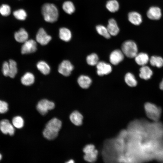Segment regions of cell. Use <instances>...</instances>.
<instances>
[{"label": "cell", "instance_id": "cell-1", "mask_svg": "<svg viewBox=\"0 0 163 163\" xmlns=\"http://www.w3.org/2000/svg\"><path fill=\"white\" fill-rule=\"evenodd\" d=\"M41 11L44 19L46 22L52 23L57 20L58 11L54 4L49 3L44 4L42 7Z\"/></svg>", "mask_w": 163, "mask_h": 163}, {"label": "cell", "instance_id": "cell-2", "mask_svg": "<svg viewBox=\"0 0 163 163\" xmlns=\"http://www.w3.org/2000/svg\"><path fill=\"white\" fill-rule=\"evenodd\" d=\"M154 123L145 122L144 127L148 135L152 139L157 140L163 137V125L161 123L155 122Z\"/></svg>", "mask_w": 163, "mask_h": 163}, {"label": "cell", "instance_id": "cell-3", "mask_svg": "<svg viewBox=\"0 0 163 163\" xmlns=\"http://www.w3.org/2000/svg\"><path fill=\"white\" fill-rule=\"evenodd\" d=\"M147 116L155 122L158 121L161 117V109L155 104L148 102L144 105Z\"/></svg>", "mask_w": 163, "mask_h": 163}, {"label": "cell", "instance_id": "cell-4", "mask_svg": "<svg viewBox=\"0 0 163 163\" xmlns=\"http://www.w3.org/2000/svg\"><path fill=\"white\" fill-rule=\"evenodd\" d=\"M121 48L124 55L129 58H134L138 53L137 45L132 40H127L123 42Z\"/></svg>", "mask_w": 163, "mask_h": 163}, {"label": "cell", "instance_id": "cell-5", "mask_svg": "<svg viewBox=\"0 0 163 163\" xmlns=\"http://www.w3.org/2000/svg\"><path fill=\"white\" fill-rule=\"evenodd\" d=\"M55 107L54 103L46 99L40 100L38 103L37 109L42 115L46 114L49 110L53 109Z\"/></svg>", "mask_w": 163, "mask_h": 163}, {"label": "cell", "instance_id": "cell-6", "mask_svg": "<svg viewBox=\"0 0 163 163\" xmlns=\"http://www.w3.org/2000/svg\"><path fill=\"white\" fill-rule=\"evenodd\" d=\"M94 148V145L92 144L88 145L85 147L83 149L85 153L84 158L86 161L91 162L96 160L98 152Z\"/></svg>", "mask_w": 163, "mask_h": 163}, {"label": "cell", "instance_id": "cell-7", "mask_svg": "<svg viewBox=\"0 0 163 163\" xmlns=\"http://www.w3.org/2000/svg\"><path fill=\"white\" fill-rule=\"evenodd\" d=\"M73 69L74 66L69 61L64 60L59 65L58 71L62 75L68 76L71 74Z\"/></svg>", "mask_w": 163, "mask_h": 163}, {"label": "cell", "instance_id": "cell-8", "mask_svg": "<svg viewBox=\"0 0 163 163\" xmlns=\"http://www.w3.org/2000/svg\"><path fill=\"white\" fill-rule=\"evenodd\" d=\"M21 46V51L22 54H27L33 53L37 50V44L34 40H27L23 43Z\"/></svg>", "mask_w": 163, "mask_h": 163}, {"label": "cell", "instance_id": "cell-9", "mask_svg": "<svg viewBox=\"0 0 163 163\" xmlns=\"http://www.w3.org/2000/svg\"><path fill=\"white\" fill-rule=\"evenodd\" d=\"M96 66L97 74L100 76L108 75L112 71L110 65L104 61L99 62Z\"/></svg>", "mask_w": 163, "mask_h": 163}, {"label": "cell", "instance_id": "cell-10", "mask_svg": "<svg viewBox=\"0 0 163 163\" xmlns=\"http://www.w3.org/2000/svg\"><path fill=\"white\" fill-rule=\"evenodd\" d=\"M36 41L42 45H47L51 40V37L48 35L43 28H40L36 35Z\"/></svg>", "mask_w": 163, "mask_h": 163}, {"label": "cell", "instance_id": "cell-11", "mask_svg": "<svg viewBox=\"0 0 163 163\" xmlns=\"http://www.w3.org/2000/svg\"><path fill=\"white\" fill-rule=\"evenodd\" d=\"M0 129L3 134H8L10 136L13 135L15 132L13 125L7 119H4L0 121Z\"/></svg>", "mask_w": 163, "mask_h": 163}, {"label": "cell", "instance_id": "cell-12", "mask_svg": "<svg viewBox=\"0 0 163 163\" xmlns=\"http://www.w3.org/2000/svg\"><path fill=\"white\" fill-rule=\"evenodd\" d=\"M124 55L121 50H115L110 53L109 57L110 61L113 65H117L123 60Z\"/></svg>", "mask_w": 163, "mask_h": 163}, {"label": "cell", "instance_id": "cell-13", "mask_svg": "<svg viewBox=\"0 0 163 163\" xmlns=\"http://www.w3.org/2000/svg\"><path fill=\"white\" fill-rule=\"evenodd\" d=\"M147 15L148 18L151 20H159L161 16V10L158 7H151L147 12Z\"/></svg>", "mask_w": 163, "mask_h": 163}, {"label": "cell", "instance_id": "cell-14", "mask_svg": "<svg viewBox=\"0 0 163 163\" xmlns=\"http://www.w3.org/2000/svg\"><path fill=\"white\" fill-rule=\"evenodd\" d=\"M107 28L110 35L113 36L117 35L120 31L117 23L113 18H111L108 20Z\"/></svg>", "mask_w": 163, "mask_h": 163}, {"label": "cell", "instance_id": "cell-15", "mask_svg": "<svg viewBox=\"0 0 163 163\" xmlns=\"http://www.w3.org/2000/svg\"><path fill=\"white\" fill-rule=\"evenodd\" d=\"M129 21L135 25H140L142 22V18L141 15L136 11L129 12L128 15Z\"/></svg>", "mask_w": 163, "mask_h": 163}, {"label": "cell", "instance_id": "cell-16", "mask_svg": "<svg viewBox=\"0 0 163 163\" xmlns=\"http://www.w3.org/2000/svg\"><path fill=\"white\" fill-rule=\"evenodd\" d=\"M28 35L27 32L23 28H21L15 33L14 38L18 42L24 43L28 40Z\"/></svg>", "mask_w": 163, "mask_h": 163}, {"label": "cell", "instance_id": "cell-17", "mask_svg": "<svg viewBox=\"0 0 163 163\" xmlns=\"http://www.w3.org/2000/svg\"><path fill=\"white\" fill-rule=\"evenodd\" d=\"M61 126V121L56 118H54L50 120L46 126V128L58 132Z\"/></svg>", "mask_w": 163, "mask_h": 163}, {"label": "cell", "instance_id": "cell-18", "mask_svg": "<svg viewBox=\"0 0 163 163\" xmlns=\"http://www.w3.org/2000/svg\"><path fill=\"white\" fill-rule=\"evenodd\" d=\"M77 82L79 86L83 89L88 88L92 83L91 79L89 76L84 75L80 76Z\"/></svg>", "mask_w": 163, "mask_h": 163}, {"label": "cell", "instance_id": "cell-19", "mask_svg": "<svg viewBox=\"0 0 163 163\" xmlns=\"http://www.w3.org/2000/svg\"><path fill=\"white\" fill-rule=\"evenodd\" d=\"M134 58L136 62L142 66L145 65L149 60L148 54L144 53H137Z\"/></svg>", "mask_w": 163, "mask_h": 163}, {"label": "cell", "instance_id": "cell-20", "mask_svg": "<svg viewBox=\"0 0 163 163\" xmlns=\"http://www.w3.org/2000/svg\"><path fill=\"white\" fill-rule=\"evenodd\" d=\"M139 71V77L145 80L150 78L153 74L152 71L151 69L145 65L142 66Z\"/></svg>", "mask_w": 163, "mask_h": 163}, {"label": "cell", "instance_id": "cell-21", "mask_svg": "<svg viewBox=\"0 0 163 163\" xmlns=\"http://www.w3.org/2000/svg\"><path fill=\"white\" fill-rule=\"evenodd\" d=\"M83 118L82 115L77 111L73 112L70 116V119L71 122L78 126L82 125Z\"/></svg>", "mask_w": 163, "mask_h": 163}, {"label": "cell", "instance_id": "cell-22", "mask_svg": "<svg viewBox=\"0 0 163 163\" xmlns=\"http://www.w3.org/2000/svg\"><path fill=\"white\" fill-rule=\"evenodd\" d=\"M35 81L34 75L30 72L25 73L21 77V82L22 84L25 86H29L32 85Z\"/></svg>", "mask_w": 163, "mask_h": 163}, {"label": "cell", "instance_id": "cell-23", "mask_svg": "<svg viewBox=\"0 0 163 163\" xmlns=\"http://www.w3.org/2000/svg\"><path fill=\"white\" fill-rule=\"evenodd\" d=\"M59 34L60 39L64 41L68 42L71 39L72 36L71 32L67 28L62 27L60 28Z\"/></svg>", "mask_w": 163, "mask_h": 163}, {"label": "cell", "instance_id": "cell-24", "mask_svg": "<svg viewBox=\"0 0 163 163\" xmlns=\"http://www.w3.org/2000/svg\"><path fill=\"white\" fill-rule=\"evenodd\" d=\"M38 69L43 74L46 75L49 74L50 68L49 65L45 61H40L37 64Z\"/></svg>", "mask_w": 163, "mask_h": 163}, {"label": "cell", "instance_id": "cell-25", "mask_svg": "<svg viewBox=\"0 0 163 163\" xmlns=\"http://www.w3.org/2000/svg\"><path fill=\"white\" fill-rule=\"evenodd\" d=\"M106 7L109 11L113 13L119 10V5L116 0H109L107 2Z\"/></svg>", "mask_w": 163, "mask_h": 163}, {"label": "cell", "instance_id": "cell-26", "mask_svg": "<svg viewBox=\"0 0 163 163\" xmlns=\"http://www.w3.org/2000/svg\"><path fill=\"white\" fill-rule=\"evenodd\" d=\"M124 79L126 83L130 87H134L137 85V82L134 76L131 73L128 72L126 74Z\"/></svg>", "mask_w": 163, "mask_h": 163}, {"label": "cell", "instance_id": "cell-27", "mask_svg": "<svg viewBox=\"0 0 163 163\" xmlns=\"http://www.w3.org/2000/svg\"><path fill=\"white\" fill-rule=\"evenodd\" d=\"M58 132L46 127L43 130V133L46 138L48 140H52L57 137Z\"/></svg>", "mask_w": 163, "mask_h": 163}, {"label": "cell", "instance_id": "cell-28", "mask_svg": "<svg viewBox=\"0 0 163 163\" xmlns=\"http://www.w3.org/2000/svg\"><path fill=\"white\" fill-rule=\"evenodd\" d=\"M62 8L64 11L66 13L71 14L73 13L75 10L73 3L70 1H67L64 2Z\"/></svg>", "mask_w": 163, "mask_h": 163}, {"label": "cell", "instance_id": "cell-29", "mask_svg": "<svg viewBox=\"0 0 163 163\" xmlns=\"http://www.w3.org/2000/svg\"><path fill=\"white\" fill-rule=\"evenodd\" d=\"M150 64L158 68H161L163 66V59L160 56H152L149 60Z\"/></svg>", "mask_w": 163, "mask_h": 163}, {"label": "cell", "instance_id": "cell-30", "mask_svg": "<svg viewBox=\"0 0 163 163\" xmlns=\"http://www.w3.org/2000/svg\"><path fill=\"white\" fill-rule=\"evenodd\" d=\"M96 29L98 34L107 39L110 37V35L109 33L107 27L101 25H99L96 27Z\"/></svg>", "mask_w": 163, "mask_h": 163}, {"label": "cell", "instance_id": "cell-31", "mask_svg": "<svg viewBox=\"0 0 163 163\" xmlns=\"http://www.w3.org/2000/svg\"><path fill=\"white\" fill-rule=\"evenodd\" d=\"M8 62L9 67V76L11 78H14L18 71L17 63L12 59L10 60Z\"/></svg>", "mask_w": 163, "mask_h": 163}, {"label": "cell", "instance_id": "cell-32", "mask_svg": "<svg viewBox=\"0 0 163 163\" xmlns=\"http://www.w3.org/2000/svg\"><path fill=\"white\" fill-rule=\"evenodd\" d=\"M86 60L88 64L91 66H96L99 62L98 57L95 53H91L87 56Z\"/></svg>", "mask_w": 163, "mask_h": 163}, {"label": "cell", "instance_id": "cell-33", "mask_svg": "<svg viewBox=\"0 0 163 163\" xmlns=\"http://www.w3.org/2000/svg\"><path fill=\"white\" fill-rule=\"evenodd\" d=\"M13 14L16 18L21 21L25 20L27 16L26 11L22 9L15 11L13 13Z\"/></svg>", "mask_w": 163, "mask_h": 163}, {"label": "cell", "instance_id": "cell-34", "mask_svg": "<svg viewBox=\"0 0 163 163\" xmlns=\"http://www.w3.org/2000/svg\"><path fill=\"white\" fill-rule=\"evenodd\" d=\"M12 123L14 126L17 128L20 129L23 126L24 121L21 117L17 116L13 118Z\"/></svg>", "mask_w": 163, "mask_h": 163}, {"label": "cell", "instance_id": "cell-35", "mask_svg": "<svg viewBox=\"0 0 163 163\" xmlns=\"http://www.w3.org/2000/svg\"><path fill=\"white\" fill-rule=\"evenodd\" d=\"M11 12V8L7 4H4L0 7V13L2 16H8Z\"/></svg>", "mask_w": 163, "mask_h": 163}, {"label": "cell", "instance_id": "cell-36", "mask_svg": "<svg viewBox=\"0 0 163 163\" xmlns=\"http://www.w3.org/2000/svg\"><path fill=\"white\" fill-rule=\"evenodd\" d=\"M155 155H156V158L158 159L163 160V145H161L159 144L154 153V156Z\"/></svg>", "mask_w": 163, "mask_h": 163}, {"label": "cell", "instance_id": "cell-37", "mask_svg": "<svg viewBox=\"0 0 163 163\" xmlns=\"http://www.w3.org/2000/svg\"><path fill=\"white\" fill-rule=\"evenodd\" d=\"M2 72L4 75L6 76H9V62H4L2 65Z\"/></svg>", "mask_w": 163, "mask_h": 163}, {"label": "cell", "instance_id": "cell-38", "mask_svg": "<svg viewBox=\"0 0 163 163\" xmlns=\"http://www.w3.org/2000/svg\"><path fill=\"white\" fill-rule=\"evenodd\" d=\"M8 110V103L4 101L0 100V113H6Z\"/></svg>", "mask_w": 163, "mask_h": 163}, {"label": "cell", "instance_id": "cell-39", "mask_svg": "<svg viewBox=\"0 0 163 163\" xmlns=\"http://www.w3.org/2000/svg\"><path fill=\"white\" fill-rule=\"evenodd\" d=\"M159 87L161 89L163 90V79L160 84Z\"/></svg>", "mask_w": 163, "mask_h": 163}, {"label": "cell", "instance_id": "cell-40", "mask_svg": "<svg viewBox=\"0 0 163 163\" xmlns=\"http://www.w3.org/2000/svg\"><path fill=\"white\" fill-rule=\"evenodd\" d=\"M66 162L67 163H74V161L73 160L71 159L69 161H68Z\"/></svg>", "mask_w": 163, "mask_h": 163}, {"label": "cell", "instance_id": "cell-41", "mask_svg": "<svg viewBox=\"0 0 163 163\" xmlns=\"http://www.w3.org/2000/svg\"><path fill=\"white\" fill-rule=\"evenodd\" d=\"M2 158V155L1 154H0V161L1 160V159Z\"/></svg>", "mask_w": 163, "mask_h": 163}]
</instances>
